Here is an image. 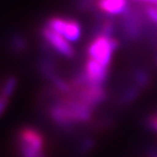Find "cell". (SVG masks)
<instances>
[{
	"mask_svg": "<svg viewBox=\"0 0 157 157\" xmlns=\"http://www.w3.org/2000/svg\"><path fill=\"white\" fill-rule=\"evenodd\" d=\"M93 108L77 98L63 99L49 108V116L57 125L69 128L76 123L90 120Z\"/></svg>",
	"mask_w": 157,
	"mask_h": 157,
	"instance_id": "6da1fadb",
	"label": "cell"
},
{
	"mask_svg": "<svg viewBox=\"0 0 157 157\" xmlns=\"http://www.w3.org/2000/svg\"><path fill=\"white\" fill-rule=\"evenodd\" d=\"M44 145V137L36 129L24 128L19 132L18 148L21 157H46Z\"/></svg>",
	"mask_w": 157,
	"mask_h": 157,
	"instance_id": "7a4b0ae2",
	"label": "cell"
},
{
	"mask_svg": "<svg viewBox=\"0 0 157 157\" xmlns=\"http://www.w3.org/2000/svg\"><path fill=\"white\" fill-rule=\"evenodd\" d=\"M117 47L118 43L115 38L98 35L93 38L87 48L88 59L94 60L100 64L109 67L113 54Z\"/></svg>",
	"mask_w": 157,
	"mask_h": 157,
	"instance_id": "3957f363",
	"label": "cell"
},
{
	"mask_svg": "<svg viewBox=\"0 0 157 157\" xmlns=\"http://www.w3.org/2000/svg\"><path fill=\"white\" fill-rule=\"evenodd\" d=\"M47 27L63 36L66 41L75 42L81 36L82 29L77 21L63 17H51L48 19Z\"/></svg>",
	"mask_w": 157,
	"mask_h": 157,
	"instance_id": "277c9868",
	"label": "cell"
},
{
	"mask_svg": "<svg viewBox=\"0 0 157 157\" xmlns=\"http://www.w3.org/2000/svg\"><path fill=\"white\" fill-rule=\"evenodd\" d=\"M41 34L47 44H49V47H51L60 55L68 59H71L75 56V50L68 41H66L63 36L56 33L47 26L42 29Z\"/></svg>",
	"mask_w": 157,
	"mask_h": 157,
	"instance_id": "5b68a950",
	"label": "cell"
},
{
	"mask_svg": "<svg viewBox=\"0 0 157 157\" xmlns=\"http://www.w3.org/2000/svg\"><path fill=\"white\" fill-rule=\"evenodd\" d=\"M108 68L99 63L88 59L85 62L83 74L86 80L87 85H96L102 86V84L106 82L108 77Z\"/></svg>",
	"mask_w": 157,
	"mask_h": 157,
	"instance_id": "8992f818",
	"label": "cell"
},
{
	"mask_svg": "<svg viewBox=\"0 0 157 157\" xmlns=\"http://www.w3.org/2000/svg\"><path fill=\"white\" fill-rule=\"evenodd\" d=\"M75 98L82 100L92 108L101 103L106 98V92L102 86L96 85H83L78 91Z\"/></svg>",
	"mask_w": 157,
	"mask_h": 157,
	"instance_id": "52a82bcc",
	"label": "cell"
},
{
	"mask_svg": "<svg viewBox=\"0 0 157 157\" xmlns=\"http://www.w3.org/2000/svg\"><path fill=\"white\" fill-rule=\"evenodd\" d=\"M98 9L107 14L116 15L123 13L127 10V2L123 0H106L98 3Z\"/></svg>",
	"mask_w": 157,
	"mask_h": 157,
	"instance_id": "ba28073f",
	"label": "cell"
},
{
	"mask_svg": "<svg viewBox=\"0 0 157 157\" xmlns=\"http://www.w3.org/2000/svg\"><path fill=\"white\" fill-rule=\"evenodd\" d=\"M16 84H17V81L14 77H9L7 80L4 82L3 85H2V89H1V94L10 98V97L13 95V93L14 92L15 88H16Z\"/></svg>",
	"mask_w": 157,
	"mask_h": 157,
	"instance_id": "9c48e42d",
	"label": "cell"
},
{
	"mask_svg": "<svg viewBox=\"0 0 157 157\" xmlns=\"http://www.w3.org/2000/svg\"><path fill=\"white\" fill-rule=\"evenodd\" d=\"M26 46H27V44H26L25 39L21 36H15L12 41V47L14 49V51H17V52L23 51Z\"/></svg>",
	"mask_w": 157,
	"mask_h": 157,
	"instance_id": "30bf717a",
	"label": "cell"
},
{
	"mask_svg": "<svg viewBox=\"0 0 157 157\" xmlns=\"http://www.w3.org/2000/svg\"><path fill=\"white\" fill-rule=\"evenodd\" d=\"M8 104H9V98L4 97L2 94H0V117L3 115Z\"/></svg>",
	"mask_w": 157,
	"mask_h": 157,
	"instance_id": "8fae6325",
	"label": "cell"
},
{
	"mask_svg": "<svg viewBox=\"0 0 157 157\" xmlns=\"http://www.w3.org/2000/svg\"><path fill=\"white\" fill-rule=\"evenodd\" d=\"M93 141L91 139H85L82 145H81V151L84 152V151H90L93 147Z\"/></svg>",
	"mask_w": 157,
	"mask_h": 157,
	"instance_id": "7c38bea8",
	"label": "cell"
}]
</instances>
